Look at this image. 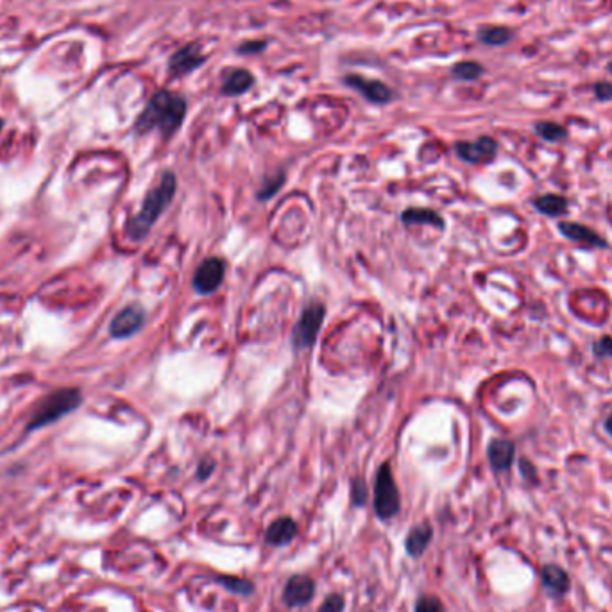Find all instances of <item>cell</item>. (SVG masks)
Segmentation results:
<instances>
[{"label":"cell","mask_w":612,"mask_h":612,"mask_svg":"<svg viewBox=\"0 0 612 612\" xmlns=\"http://www.w3.org/2000/svg\"><path fill=\"white\" fill-rule=\"evenodd\" d=\"M399 507H401V501H399L398 485L389 464H383L378 469L376 483H374V510L382 520H389L398 514Z\"/></svg>","instance_id":"cell-4"},{"label":"cell","mask_w":612,"mask_h":612,"mask_svg":"<svg viewBox=\"0 0 612 612\" xmlns=\"http://www.w3.org/2000/svg\"><path fill=\"white\" fill-rule=\"evenodd\" d=\"M457 154L469 163H485L491 161L498 152V143L489 136H482L476 142H458Z\"/></svg>","instance_id":"cell-9"},{"label":"cell","mask_w":612,"mask_h":612,"mask_svg":"<svg viewBox=\"0 0 612 612\" xmlns=\"http://www.w3.org/2000/svg\"><path fill=\"white\" fill-rule=\"evenodd\" d=\"M512 31L504 26H485L478 31V40L483 45L499 47L507 45L512 40Z\"/></svg>","instance_id":"cell-18"},{"label":"cell","mask_w":612,"mask_h":612,"mask_svg":"<svg viewBox=\"0 0 612 612\" xmlns=\"http://www.w3.org/2000/svg\"><path fill=\"white\" fill-rule=\"evenodd\" d=\"M595 95L599 101H611L612 99V83L607 81H602V83L595 84Z\"/></svg>","instance_id":"cell-27"},{"label":"cell","mask_w":612,"mask_h":612,"mask_svg":"<svg viewBox=\"0 0 612 612\" xmlns=\"http://www.w3.org/2000/svg\"><path fill=\"white\" fill-rule=\"evenodd\" d=\"M285 183V174H280V176H274V177H268L265 181V185L260 188V193H258V198L260 199H271L277 190L281 188V185Z\"/></svg>","instance_id":"cell-23"},{"label":"cell","mask_w":612,"mask_h":612,"mask_svg":"<svg viewBox=\"0 0 612 612\" xmlns=\"http://www.w3.org/2000/svg\"><path fill=\"white\" fill-rule=\"evenodd\" d=\"M315 593V583L310 577H305V574H298V577H292V579L287 582L285 586V596L287 604L292 605V607H299V605H306L312 599Z\"/></svg>","instance_id":"cell-12"},{"label":"cell","mask_w":612,"mask_h":612,"mask_svg":"<svg viewBox=\"0 0 612 612\" xmlns=\"http://www.w3.org/2000/svg\"><path fill=\"white\" fill-rule=\"evenodd\" d=\"M514 455H516L514 442L507 439H494L487 448V457L494 471H507L514 462Z\"/></svg>","instance_id":"cell-13"},{"label":"cell","mask_w":612,"mask_h":612,"mask_svg":"<svg viewBox=\"0 0 612 612\" xmlns=\"http://www.w3.org/2000/svg\"><path fill=\"white\" fill-rule=\"evenodd\" d=\"M224 583H227L230 589L236 593H249L251 591V583L248 582H242V580H236V579H223Z\"/></svg>","instance_id":"cell-30"},{"label":"cell","mask_w":612,"mask_h":612,"mask_svg":"<svg viewBox=\"0 0 612 612\" xmlns=\"http://www.w3.org/2000/svg\"><path fill=\"white\" fill-rule=\"evenodd\" d=\"M537 211L548 215V217H562L567 211V201L557 193H546L533 201Z\"/></svg>","instance_id":"cell-17"},{"label":"cell","mask_w":612,"mask_h":612,"mask_svg":"<svg viewBox=\"0 0 612 612\" xmlns=\"http://www.w3.org/2000/svg\"><path fill=\"white\" fill-rule=\"evenodd\" d=\"M558 231L571 242H579L587 248H607V240L591 227L577 223H558Z\"/></svg>","instance_id":"cell-11"},{"label":"cell","mask_w":612,"mask_h":612,"mask_svg":"<svg viewBox=\"0 0 612 612\" xmlns=\"http://www.w3.org/2000/svg\"><path fill=\"white\" fill-rule=\"evenodd\" d=\"M298 533V524L290 517H280L267 529V541L271 545H287Z\"/></svg>","instance_id":"cell-15"},{"label":"cell","mask_w":612,"mask_h":612,"mask_svg":"<svg viewBox=\"0 0 612 612\" xmlns=\"http://www.w3.org/2000/svg\"><path fill=\"white\" fill-rule=\"evenodd\" d=\"M145 323V314L140 306H127L115 315V319L109 324V333L115 339H127L134 335Z\"/></svg>","instance_id":"cell-8"},{"label":"cell","mask_w":612,"mask_h":612,"mask_svg":"<svg viewBox=\"0 0 612 612\" xmlns=\"http://www.w3.org/2000/svg\"><path fill=\"white\" fill-rule=\"evenodd\" d=\"M451 74L457 79L474 81L483 74V67L480 63H476V61H462V63H457L453 67Z\"/></svg>","instance_id":"cell-22"},{"label":"cell","mask_w":612,"mask_h":612,"mask_svg":"<svg viewBox=\"0 0 612 612\" xmlns=\"http://www.w3.org/2000/svg\"><path fill=\"white\" fill-rule=\"evenodd\" d=\"M401 217L405 224H428V226L444 227L442 217L432 210H415V208H412V210L405 211Z\"/></svg>","instance_id":"cell-20"},{"label":"cell","mask_w":612,"mask_h":612,"mask_svg":"<svg viewBox=\"0 0 612 612\" xmlns=\"http://www.w3.org/2000/svg\"><path fill=\"white\" fill-rule=\"evenodd\" d=\"M593 353L596 358H612V337L605 335L593 344Z\"/></svg>","instance_id":"cell-25"},{"label":"cell","mask_w":612,"mask_h":612,"mask_svg":"<svg viewBox=\"0 0 612 612\" xmlns=\"http://www.w3.org/2000/svg\"><path fill=\"white\" fill-rule=\"evenodd\" d=\"M255 84V76L245 68H231L224 77L223 95L236 97L248 92Z\"/></svg>","instance_id":"cell-14"},{"label":"cell","mask_w":612,"mask_h":612,"mask_svg":"<svg viewBox=\"0 0 612 612\" xmlns=\"http://www.w3.org/2000/svg\"><path fill=\"white\" fill-rule=\"evenodd\" d=\"M415 612H444V605L440 604V599L435 596H423L417 602Z\"/></svg>","instance_id":"cell-24"},{"label":"cell","mask_w":612,"mask_h":612,"mask_svg":"<svg viewBox=\"0 0 612 612\" xmlns=\"http://www.w3.org/2000/svg\"><path fill=\"white\" fill-rule=\"evenodd\" d=\"M344 83L348 84L349 88L357 90L358 93L367 99L371 102H376V104H387V102L392 101V90L383 84L382 81H376V79H367V77H362V76H346L344 77Z\"/></svg>","instance_id":"cell-7"},{"label":"cell","mask_w":612,"mask_h":612,"mask_svg":"<svg viewBox=\"0 0 612 612\" xmlns=\"http://www.w3.org/2000/svg\"><path fill=\"white\" fill-rule=\"evenodd\" d=\"M605 430H607V432L612 435V414L609 415L607 421H605Z\"/></svg>","instance_id":"cell-32"},{"label":"cell","mask_w":612,"mask_h":612,"mask_svg":"<svg viewBox=\"0 0 612 612\" xmlns=\"http://www.w3.org/2000/svg\"><path fill=\"white\" fill-rule=\"evenodd\" d=\"M79 403H81L79 390L76 389L54 390L52 394L43 398L42 403L38 405V408L34 410L27 430H36V428H43L47 426V424L54 423V421H58L59 417L67 415L68 412L76 410V408L79 407Z\"/></svg>","instance_id":"cell-3"},{"label":"cell","mask_w":612,"mask_h":612,"mask_svg":"<svg viewBox=\"0 0 612 612\" xmlns=\"http://www.w3.org/2000/svg\"><path fill=\"white\" fill-rule=\"evenodd\" d=\"M324 314H326V310H324V306L321 303H314V305L306 306L305 312L299 317L298 324H296V330H293V348L306 349L314 344L315 339H317V333H319L321 326H323Z\"/></svg>","instance_id":"cell-5"},{"label":"cell","mask_w":612,"mask_h":612,"mask_svg":"<svg viewBox=\"0 0 612 612\" xmlns=\"http://www.w3.org/2000/svg\"><path fill=\"white\" fill-rule=\"evenodd\" d=\"M226 264L220 258H210L202 261L193 276V289L199 293H210L217 289L224 280Z\"/></svg>","instance_id":"cell-6"},{"label":"cell","mask_w":612,"mask_h":612,"mask_svg":"<svg viewBox=\"0 0 612 612\" xmlns=\"http://www.w3.org/2000/svg\"><path fill=\"white\" fill-rule=\"evenodd\" d=\"M432 539V529L428 524L423 526H415L410 532V536L407 537V549L412 557H417L426 549L428 542Z\"/></svg>","instance_id":"cell-19"},{"label":"cell","mask_w":612,"mask_h":612,"mask_svg":"<svg viewBox=\"0 0 612 612\" xmlns=\"http://www.w3.org/2000/svg\"><path fill=\"white\" fill-rule=\"evenodd\" d=\"M342 607H344V599H342V596L332 595V596H328L326 602H324V605L321 607L319 612H340L342 611Z\"/></svg>","instance_id":"cell-26"},{"label":"cell","mask_w":612,"mask_h":612,"mask_svg":"<svg viewBox=\"0 0 612 612\" xmlns=\"http://www.w3.org/2000/svg\"><path fill=\"white\" fill-rule=\"evenodd\" d=\"M2 126H4V120H2V118H0V129H2Z\"/></svg>","instance_id":"cell-33"},{"label":"cell","mask_w":612,"mask_h":612,"mask_svg":"<svg viewBox=\"0 0 612 612\" xmlns=\"http://www.w3.org/2000/svg\"><path fill=\"white\" fill-rule=\"evenodd\" d=\"M353 499L357 505H362L365 501V483L360 480H357L353 485Z\"/></svg>","instance_id":"cell-31"},{"label":"cell","mask_w":612,"mask_h":612,"mask_svg":"<svg viewBox=\"0 0 612 612\" xmlns=\"http://www.w3.org/2000/svg\"><path fill=\"white\" fill-rule=\"evenodd\" d=\"M186 115L185 99L177 93L160 90L152 95L149 104L142 111L134 131L138 134H145L152 129H160L163 138H170L181 127Z\"/></svg>","instance_id":"cell-1"},{"label":"cell","mask_w":612,"mask_h":612,"mask_svg":"<svg viewBox=\"0 0 612 612\" xmlns=\"http://www.w3.org/2000/svg\"><path fill=\"white\" fill-rule=\"evenodd\" d=\"M177 181L176 176L172 172H165L161 176L160 183L147 193L145 199H143L142 210L134 215L133 218L127 224V236L131 240H143L151 227L154 226V223L158 220L163 210L170 204V201L174 199V193H176Z\"/></svg>","instance_id":"cell-2"},{"label":"cell","mask_w":612,"mask_h":612,"mask_svg":"<svg viewBox=\"0 0 612 612\" xmlns=\"http://www.w3.org/2000/svg\"><path fill=\"white\" fill-rule=\"evenodd\" d=\"M267 47V43L260 42V40H256V42H245L239 47V52L240 54H258L261 52Z\"/></svg>","instance_id":"cell-28"},{"label":"cell","mask_w":612,"mask_h":612,"mask_svg":"<svg viewBox=\"0 0 612 612\" xmlns=\"http://www.w3.org/2000/svg\"><path fill=\"white\" fill-rule=\"evenodd\" d=\"M541 579L546 589L549 593H554V595H564L570 589V579H567L566 571L561 570L558 566H554V564H548V566L542 567Z\"/></svg>","instance_id":"cell-16"},{"label":"cell","mask_w":612,"mask_h":612,"mask_svg":"<svg viewBox=\"0 0 612 612\" xmlns=\"http://www.w3.org/2000/svg\"><path fill=\"white\" fill-rule=\"evenodd\" d=\"M204 61L206 58L199 52L198 43H188V45L181 47L179 51L174 52L170 61H168V70H170L172 76H186V74L201 67Z\"/></svg>","instance_id":"cell-10"},{"label":"cell","mask_w":612,"mask_h":612,"mask_svg":"<svg viewBox=\"0 0 612 612\" xmlns=\"http://www.w3.org/2000/svg\"><path fill=\"white\" fill-rule=\"evenodd\" d=\"M607 68H609V72H611V74H612V63H609Z\"/></svg>","instance_id":"cell-34"},{"label":"cell","mask_w":612,"mask_h":612,"mask_svg":"<svg viewBox=\"0 0 612 612\" xmlns=\"http://www.w3.org/2000/svg\"><path fill=\"white\" fill-rule=\"evenodd\" d=\"M536 133L548 142H561L567 136V131L557 122H539L536 124Z\"/></svg>","instance_id":"cell-21"},{"label":"cell","mask_w":612,"mask_h":612,"mask_svg":"<svg viewBox=\"0 0 612 612\" xmlns=\"http://www.w3.org/2000/svg\"><path fill=\"white\" fill-rule=\"evenodd\" d=\"M520 469H521V473H523L524 478H529L530 482H536L537 473H536V467H533L532 462L526 460V458H521V462H520Z\"/></svg>","instance_id":"cell-29"}]
</instances>
